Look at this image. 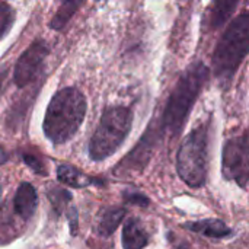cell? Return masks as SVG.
<instances>
[{"instance_id":"cell-1","label":"cell","mask_w":249,"mask_h":249,"mask_svg":"<svg viewBox=\"0 0 249 249\" xmlns=\"http://www.w3.org/2000/svg\"><path fill=\"white\" fill-rule=\"evenodd\" d=\"M86 98L76 88L58 90L45 112L44 133L54 144L70 140L82 125L86 115Z\"/></svg>"},{"instance_id":"cell-2","label":"cell","mask_w":249,"mask_h":249,"mask_svg":"<svg viewBox=\"0 0 249 249\" xmlns=\"http://www.w3.org/2000/svg\"><path fill=\"white\" fill-rule=\"evenodd\" d=\"M210 70L204 63L190 66L177 82L162 117V128L172 136L181 133L193 105L196 104L201 89L209 80Z\"/></svg>"},{"instance_id":"cell-3","label":"cell","mask_w":249,"mask_h":249,"mask_svg":"<svg viewBox=\"0 0 249 249\" xmlns=\"http://www.w3.org/2000/svg\"><path fill=\"white\" fill-rule=\"evenodd\" d=\"M249 53V12L233 19L213 54V71L220 82H229Z\"/></svg>"},{"instance_id":"cell-4","label":"cell","mask_w":249,"mask_h":249,"mask_svg":"<svg viewBox=\"0 0 249 249\" xmlns=\"http://www.w3.org/2000/svg\"><path fill=\"white\" fill-rule=\"evenodd\" d=\"M131 123L133 114L130 108L114 107L107 109L89 143L90 159L99 162L112 156L128 136Z\"/></svg>"},{"instance_id":"cell-5","label":"cell","mask_w":249,"mask_h":249,"mask_svg":"<svg viewBox=\"0 0 249 249\" xmlns=\"http://www.w3.org/2000/svg\"><path fill=\"white\" fill-rule=\"evenodd\" d=\"M207 144L209 130L201 125L193 130L181 143L177 156L179 178L191 188H200L207 178Z\"/></svg>"},{"instance_id":"cell-6","label":"cell","mask_w":249,"mask_h":249,"mask_svg":"<svg viewBox=\"0 0 249 249\" xmlns=\"http://www.w3.org/2000/svg\"><path fill=\"white\" fill-rule=\"evenodd\" d=\"M223 177L245 188L249 182V130L226 142L222 155Z\"/></svg>"},{"instance_id":"cell-7","label":"cell","mask_w":249,"mask_h":249,"mask_svg":"<svg viewBox=\"0 0 249 249\" xmlns=\"http://www.w3.org/2000/svg\"><path fill=\"white\" fill-rule=\"evenodd\" d=\"M47 53H48L47 44L39 39V41H35L19 57V60L15 66V73H13V79L19 88L29 85L35 79V76L39 73V70L44 64Z\"/></svg>"},{"instance_id":"cell-8","label":"cell","mask_w":249,"mask_h":249,"mask_svg":"<svg viewBox=\"0 0 249 249\" xmlns=\"http://www.w3.org/2000/svg\"><path fill=\"white\" fill-rule=\"evenodd\" d=\"M36 204H38V197H36L35 188L29 182L20 184L16 194H15V198H13V210H15V213L20 219L28 220L35 213Z\"/></svg>"},{"instance_id":"cell-9","label":"cell","mask_w":249,"mask_h":249,"mask_svg":"<svg viewBox=\"0 0 249 249\" xmlns=\"http://www.w3.org/2000/svg\"><path fill=\"white\" fill-rule=\"evenodd\" d=\"M123 248L143 249L149 242V235L139 219H128L123 228Z\"/></svg>"},{"instance_id":"cell-10","label":"cell","mask_w":249,"mask_h":249,"mask_svg":"<svg viewBox=\"0 0 249 249\" xmlns=\"http://www.w3.org/2000/svg\"><path fill=\"white\" fill-rule=\"evenodd\" d=\"M125 216V210L121 209V207H111V209H107L101 217H99V222H98V233L101 236H111L115 229L120 226V223L123 222Z\"/></svg>"},{"instance_id":"cell-11","label":"cell","mask_w":249,"mask_h":249,"mask_svg":"<svg viewBox=\"0 0 249 249\" xmlns=\"http://www.w3.org/2000/svg\"><path fill=\"white\" fill-rule=\"evenodd\" d=\"M57 178L60 179V182L74 187V188L88 187V185L96 182V179L86 177L85 174H82L80 171H77L76 168H73L70 165H60L57 169Z\"/></svg>"},{"instance_id":"cell-12","label":"cell","mask_w":249,"mask_h":249,"mask_svg":"<svg viewBox=\"0 0 249 249\" xmlns=\"http://www.w3.org/2000/svg\"><path fill=\"white\" fill-rule=\"evenodd\" d=\"M190 229L194 231V232H198L204 236H209V238H226L232 233L231 228L226 226V223H223L222 220H201V222H197V223H193L190 225Z\"/></svg>"},{"instance_id":"cell-13","label":"cell","mask_w":249,"mask_h":249,"mask_svg":"<svg viewBox=\"0 0 249 249\" xmlns=\"http://www.w3.org/2000/svg\"><path fill=\"white\" fill-rule=\"evenodd\" d=\"M236 6H238L236 1H216L213 4L212 18H210L212 25L213 26H220L222 23H225L231 18V15L236 9Z\"/></svg>"},{"instance_id":"cell-14","label":"cell","mask_w":249,"mask_h":249,"mask_svg":"<svg viewBox=\"0 0 249 249\" xmlns=\"http://www.w3.org/2000/svg\"><path fill=\"white\" fill-rule=\"evenodd\" d=\"M79 6H80V3H74V1H66V3H63V6L60 7V10L57 12V15L51 20V28L53 29H61L69 22V19L73 16L74 10Z\"/></svg>"},{"instance_id":"cell-15","label":"cell","mask_w":249,"mask_h":249,"mask_svg":"<svg viewBox=\"0 0 249 249\" xmlns=\"http://www.w3.org/2000/svg\"><path fill=\"white\" fill-rule=\"evenodd\" d=\"M13 20H15L13 9L6 3H0V39L7 34Z\"/></svg>"},{"instance_id":"cell-16","label":"cell","mask_w":249,"mask_h":249,"mask_svg":"<svg viewBox=\"0 0 249 249\" xmlns=\"http://www.w3.org/2000/svg\"><path fill=\"white\" fill-rule=\"evenodd\" d=\"M25 162L29 165V168H32L36 174H41V175H45L47 171L44 169V166L39 163V160L36 158H32V156H25Z\"/></svg>"},{"instance_id":"cell-17","label":"cell","mask_w":249,"mask_h":249,"mask_svg":"<svg viewBox=\"0 0 249 249\" xmlns=\"http://www.w3.org/2000/svg\"><path fill=\"white\" fill-rule=\"evenodd\" d=\"M127 200L130 203H134V204H139V206H147L149 204L147 197L143 196V194H130V196H127Z\"/></svg>"},{"instance_id":"cell-18","label":"cell","mask_w":249,"mask_h":249,"mask_svg":"<svg viewBox=\"0 0 249 249\" xmlns=\"http://www.w3.org/2000/svg\"><path fill=\"white\" fill-rule=\"evenodd\" d=\"M6 76H7V71H6V70L0 71V96H1V92H3V89H4V83H6Z\"/></svg>"},{"instance_id":"cell-19","label":"cell","mask_w":249,"mask_h":249,"mask_svg":"<svg viewBox=\"0 0 249 249\" xmlns=\"http://www.w3.org/2000/svg\"><path fill=\"white\" fill-rule=\"evenodd\" d=\"M6 159H7V156H6V153L3 152V149L0 147V165H1Z\"/></svg>"}]
</instances>
